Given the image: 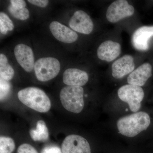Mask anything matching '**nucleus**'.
<instances>
[{
  "mask_svg": "<svg viewBox=\"0 0 153 153\" xmlns=\"http://www.w3.org/2000/svg\"><path fill=\"white\" fill-rule=\"evenodd\" d=\"M135 58L132 55H125L119 57L111 64L113 77L120 79L128 75L137 68Z\"/></svg>",
  "mask_w": 153,
  "mask_h": 153,
  "instance_id": "obj_7",
  "label": "nucleus"
},
{
  "mask_svg": "<svg viewBox=\"0 0 153 153\" xmlns=\"http://www.w3.org/2000/svg\"><path fill=\"white\" fill-rule=\"evenodd\" d=\"M88 79L87 72L78 68H68L63 74V82L68 86H83L88 82Z\"/></svg>",
  "mask_w": 153,
  "mask_h": 153,
  "instance_id": "obj_15",
  "label": "nucleus"
},
{
  "mask_svg": "<svg viewBox=\"0 0 153 153\" xmlns=\"http://www.w3.org/2000/svg\"><path fill=\"white\" fill-rule=\"evenodd\" d=\"M17 153H38L36 149L27 143L23 144L19 146Z\"/></svg>",
  "mask_w": 153,
  "mask_h": 153,
  "instance_id": "obj_22",
  "label": "nucleus"
},
{
  "mask_svg": "<svg viewBox=\"0 0 153 153\" xmlns=\"http://www.w3.org/2000/svg\"><path fill=\"white\" fill-rule=\"evenodd\" d=\"M84 89L82 86H67L60 91V98L63 107L70 112L78 114L84 106Z\"/></svg>",
  "mask_w": 153,
  "mask_h": 153,
  "instance_id": "obj_3",
  "label": "nucleus"
},
{
  "mask_svg": "<svg viewBox=\"0 0 153 153\" xmlns=\"http://www.w3.org/2000/svg\"><path fill=\"white\" fill-rule=\"evenodd\" d=\"M69 26L75 32L85 35L91 34L94 28L93 21L90 16L81 10L74 13L69 21Z\"/></svg>",
  "mask_w": 153,
  "mask_h": 153,
  "instance_id": "obj_10",
  "label": "nucleus"
},
{
  "mask_svg": "<svg viewBox=\"0 0 153 153\" xmlns=\"http://www.w3.org/2000/svg\"><path fill=\"white\" fill-rule=\"evenodd\" d=\"M14 26L13 22L7 14L0 13V31L3 35H6L8 31H13Z\"/></svg>",
  "mask_w": 153,
  "mask_h": 153,
  "instance_id": "obj_19",
  "label": "nucleus"
},
{
  "mask_svg": "<svg viewBox=\"0 0 153 153\" xmlns=\"http://www.w3.org/2000/svg\"><path fill=\"white\" fill-rule=\"evenodd\" d=\"M150 118L147 113L140 111L120 118L117 122L120 133L133 137L146 130L150 124Z\"/></svg>",
  "mask_w": 153,
  "mask_h": 153,
  "instance_id": "obj_1",
  "label": "nucleus"
},
{
  "mask_svg": "<svg viewBox=\"0 0 153 153\" xmlns=\"http://www.w3.org/2000/svg\"><path fill=\"white\" fill-rule=\"evenodd\" d=\"M15 71L8 62L7 58L3 54H0V76L1 78L9 81L13 77Z\"/></svg>",
  "mask_w": 153,
  "mask_h": 153,
  "instance_id": "obj_17",
  "label": "nucleus"
},
{
  "mask_svg": "<svg viewBox=\"0 0 153 153\" xmlns=\"http://www.w3.org/2000/svg\"><path fill=\"white\" fill-rule=\"evenodd\" d=\"M62 153H91L87 140L78 135H69L62 144Z\"/></svg>",
  "mask_w": 153,
  "mask_h": 153,
  "instance_id": "obj_9",
  "label": "nucleus"
},
{
  "mask_svg": "<svg viewBox=\"0 0 153 153\" xmlns=\"http://www.w3.org/2000/svg\"><path fill=\"white\" fill-rule=\"evenodd\" d=\"M41 153H62V152L58 147L49 146L43 149Z\"/></svg>",
  "mask_w": 153,
  "mask_h": 153,
  "instance_id": "obj_25",
  "label": "nucleus"
},
{
  "mask_svg": "<svg viewBox=\"0 0 153 153\" xmlns=\"http://www.w3.org/2000/svg\"><path fill=\"white\" fill-rule=\"evenodd\" d=\"M122 52L121 44L118 41L108 39L102 42L97 51L98 59L106 63L113 62L120 57Z\"/></svg>",
  "mask_w": 153,
  "mask_h": 153,
  "instance_id": "obj_8",
  "label": "nucleus"
},
{
  "mask_svg": "<svg viewBox=\"0 0 153 153\" xmlns=\"http://www.w3.org/2000/svg\"><path fill=\"white\" fill-rule=\"evenodd\" d=\"M152 75V66L150 63L146 62L137 67L127 77L129 84L143 86Z\"/></svg>",
  "mask_w": 153,
  "mask_h": 153,
  "instance_id": "obj_13",
  "label": "nucleus"
},
{
  "mask_svg": "<svg viewBox=\"0 0 153 153\" xmlns=\"http://www.w3.org/2000/svg\"><path fill=\"white\" fill-rule=\"evenodd\" d=\"M135 9L126 0H117L108 7L105 13L107 21L111 24H116L133 16Z\"/></svg>",
  "mask_w": 153,
  "mask_h": 153,
  "instance_id": "obj_6",
  "label": "nucleus"
},
{
  "mask_svg": "<svg viewBox=\"0 0 153 153\" xmlns=\"http://www.w3.org/2000/svg\"><path fill=\"white\" fill-rule=\"evenodd\" d=\"M28 1L34 5L43 8L47 7L49 2L47 0H28Z\"/></svg>",
  "mask_w": 153,
  "mask_h": 153,
  "instance_id": "obj_24",
  "label": "nucleus"
},
{
  "mask_svg": "<svg viewBox=\"0 0 153 153\" xmlns=\"http://www.w3.org/2000/svg\"><path fill=\"white\" fill-rule=\"evenodd\" d=\"M153 37V26H143L137 29L131 37V43L134 49L139 51H147L149 42Z\"/></svg>",
  "mask_w": 153,
  "mask_h": 153,
  "instance_id": "obj_11",
  "label": "nucleus"
},
{
  "mask_svg": "<svg viewBox=\"0 0 153 153\" xmlns=\"http://www.w3.org/2000/svg\"><path fill=\"white\" fill-rule=\"evenodd\" d=\"M18 98L25 105L41 113L48 112L51 107V101L44 91L38 88L27 87L20 90Z\"/></svg>",
  "mask_w": 153,
  "mask_h": 153,
  "instance_id": "obj_2",
  "label": "nucleus"
},
{
  "mask_svg": "<svg viewBox=\"0 0 153 153\" xmlns=\"http://www.w3.org/2000/svg\"><path fill=\"white\" fill-rule=\"evenodd\" d=\"M60 69L59 60L52 57L38 59L34 66L36 77L42 82L49 81L55 78L59 73Z\"/></svg>",
  "mask_w": 153,
  "mask_h": 153,
  "instance_id": "obj_4",
  "label": "nucleus"
},
{
  "mask_svg": "<svg viewBox=\"0 0 153 153\" xmlns=\"http://www.w3.org/2000/svg\"><path fill=\"white\" fill-rule=\"evenodd\" d=\"M10 1L11 5L15 9L24 8L26 6V3L23 0H11Z\"/></svg>",
  "mask_w": 153,
  "mask_h": 153,
  "instance_id": "obj_23",
  "label": "nucleus"
},
{
  "mask_svg": "<svg viewBox=\"0 0 153 153\" xmlns=\"http://www.w3.org/2000/svg\"><path fill=\"white\" fill-rule=\"evenodd\" d=\"M49 29L54 37L63 43H74L78 39V35L75 31L56 21L50 24Z\"/></svg>",
  "mask_w": 153,
  "mask_h": 153,
  "instance_id": "obj_14",
  "label": "nucleus"
},
{
  "mask_svg": "<svg viewBox=\"0 0 153 153\" xmlns=\"http://www.w3.org/2000/svg\"><path fill=\"white\" fill-rule=\"evenodd\" d=\"M4 79L1 78V100L3 101L8 96L10 90V83Z\"/></svg>",
  "mask_w": 153,
  "mask_h": 153,
  "instance_id": "obj_21",
  "label": "nucleus"
},
{
  "mask_svg": "<svg viewBox=\"0 0 153 153\" xmlns=\"http://www.w3.org/2000/svg\"><path fill=\"white\" fill-rule=\"evenodd\" d=\"M16 145L14 140L10 137H0V153H12L15 150Z\"/></svg>",
  "mask_w": 153,
  "mask_h": 153,
  "instance_id": "obj_18",
  "label": "nucleus"
},
{
  "mask_svg": "<svg viewBox=\"0 0 153 153\" xmlns=\"http://www.w3.org/2000/svg\"><path fill=\"white\" fill-rule=\"evenodd\" d=\"M118 96L122 101L128 104L130 109L133 112L139 110L141 102L144 97V91L141 87L131 84H126L119 88Z\"/></svg>",
  "mask_w": 153,
  "mask_h": 153,
  "instance_id": "obj_5",
  "label": "nucleus"
},
{
  "mask_svg": "<svg viewBox=\"0 0 153 153\" xmlns=\"http://www.w3.org/2000/svg\"><path fill=\"white\" fill-rule=\"evenodd\" d=\"M14 54L18 63L27 72H30L35 66L34 54L32 49L24 44H19L14 49Z\"/></svg>",
  "mask_w": 153,
  "mask_h": 153,
  "instance_id": "obj_12",
  "label": "nucleus"
},
{
  "mask_svg": "<svg viewBox=\"0 0 153 153\" xmlns=\"http://www.w3.org/2000/svg\"><path fill=\"white\" fill-rule=\"evenodd\" d=\"M30 136L35 141H46L49 139V133L46 123L43 120L37 122L36 130L30 131Z\"/></svg>",
  "mask_w": 153,
  "mask_h": 153,
  "instance_id": "obj_16",
  "label": "nucleus"
},
{
  "mask_svg": "<svg viewBox=\"0 0 153 153\" xmlns=\"http://www.w3.org/2000/svg\"><path fill=\"white\" fill-rule=\"evenodd\" d=\"M8 11L13 16L19 20L24 21L27 20L30 17L29 11L26 8L16 9L14 8L10 5L9 6Z\"/></svg>",
  "mask_w": 153,
  "mask_h": 153,
  "instance_id": "obj_20",
  "label": "nucleus"
}]
</instances>
